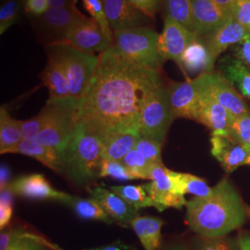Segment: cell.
I'll return each mask as SVG.
<instances>
[{"mask_svg":"<svg viewBox=\"0 0 250 250\" xmlns=\"http://www.w3.org/2000/svg\"><path fill=\"white\" fill-rule=\"evenodd\" d=\"M99 59L89 85L77 103L79 124L99 138L138 133L146 101L163 84L161 71L132 62L111 47Z\"/></svg>","mask_w":250,"mask_h":250,"instance_id":"1","label":"cell"},{"mask_svg":"<svg viewBox=\"0 0 250 250\" xmlns=\"http://www.w3.org/2000/svg\"><path fill=\"white\" fill-rule=\"evenodd\" d=\"M187 223L203 237H222L243 226L247 208L232 184L224 179L206 197H194L187 203Z\"/></svg>","mask_w":250,"mask_h":250,"instance_id":"2","label":"cell"},{"mask_svg":"<svg viewBox=\"0 0 250 250\" xmlns=\"http://www.w3.org/2000/svg\"><path fill=\"white\" fill-rule=\"evenodd\" d=\"M62 172L73 183L86 186L99 178L102 161L99 137L79 124L62 153Z\"/></svg>","mask_w":250,"mask_h":250,"instance_id":"3","label":"cell"},{"mask_svg":"<svg viewBox=\"0 0 250 250\" xmlns=\"http://www.w3.org/2000/svg\"><path fill=\"white\" fill-rule=\"evenodd\" d=\"M77 103L72 98L48 99L44 107L45 125L35 141L53 147L62 155L79 125Z\"/></svg>","mask_w":250,"mask_h":250,"instance_id":"4","label":"cell"},{"mask_svg":"<svg viewBox=\"0 0 250 250\" xmlns=\"http://www.w3.org/2000/svg\"><path fill=\"white\" fill-rule=\"evenodd\" d=\"M159 36L149 27L117 31L111 48L132 62L161 71L165 61L158 50Z\"/></svg>","mask_w":250,"mask_h":250,"instance_id":"5","label":"cell"},{"mask_svg":"<svg viewBox=\"0 0 250 250\" xmlns=\"http://www.w3.org/2000/svg\"><path fill=\"white\" fill-rule=\"evenodd\" d=\"M62 63L67 75L71 98L79 100L87 89L99 64V57L64 43L45 46Z\"/></svg>","mask_w":250,"mask_h":250,"instance_id":"6","label":"cell"},{"mask_svg":"<svg viewBox=\"0 0 250 250\" xmlns=\"http://www.w3.org/2000/svg\"><path fill=\"white\" fill-rule=\"evenodd\" d=\"M172 120L169 89L162 84L152 93L144 107L138 133L141 137L162 145L165 142Z\"/></svg>","mask_w":250,"mask_h":250,"instance_id":"7","label":"cell"},{"mask_svg":"<svg viewBox=\"0 0 250 250\" xmlns=\"http://www.w3.org/2000/svg\"><path fill=\"white\" fill-rule=\"evenodd\" d=\"M86 18L75 7L49 8L42 16L32 18L31 22L37 40L44 45L64 43L73 27Z\"/></svg>","mask_w":250,"mask_h":250,"instance_id":"8","label":"cell"},{"mask_svg":"<svg viewBox=\"0 0 250 250\" xmlns=\"http://www.w3.org/2000/svg\"><path fill=\"white\" fill-rule=\"evenodd\" d=\"M199 88L204 90L226 107L232 117L250 114V108L240 94L220 72H208L195 78Z\"/></svg>","mask_w":250,"mask_h":250,"instance_id":"9","label":"cell"},{"mask_svg":"<svg viewBox=\"0 0 250 250\" xmlns=\"http://www.w3.org/2000/svg\"><path fill=\"white\" fill-rule=\"evenodd\" d=\"M149 180L151 182L143 187L154 202L155 208L159 211H163L168 208L179 209L187 205L188 200L179 194L171 170L164 165L153 166Z\"/></svg>","mask_w":250,"mask_h":250,"instance_id":"10","label":"cell"},{"mask_svg":"<svg viewBox=\"0 0 250 250\" xmlns=\"http://www.w3.org/2000/svg\"><path fill=\"white\" fill-rule=\"evenodd\" d=\"M113 40L108 38L94 19L86 18L72 28L64 44L72 45L86 53L104 52L111 47Z\"/></svg>","mask_w":250,"mask_h":250,"instance_id":"11","label":"cell"},{"mask_svg":"<svg viewBox=\"0 0 250 250\" xmlns=\"http://www.w3.org/2000/svg\"><path fill=\"white\" fill-rule=\"evenodd\" d=\"M197 36L174 20L165 16L164 27L158 41L159 53L164 61L171 60L180 65L184 51Z\"/></svg>","mask_w":250,"mask_h":250,"instance_id":"12","label":"cell"},{"mask_svg":"<svg viewBox=\"0 0 250 250\" xmlns=\"http://www.w3.org/2000/svg\"><path fill=\"white\" fill-rule=\"evenodd\" d=\"M107 21L114 32L149 27L151 18L136 9L129 0H102ZM150 28V27H149Z\"/></svg>","mask_w":250,"mask_h":250,"instance_id":"13","label":"cell"},{"mask_svg":"<svg viewBox=\"0 0 250 250\" xmlns=\"http://www.w3.org/2000/svg\"><path fill=\"white\" fill-rule=\"evenodd\" d=\"M198 90L199 105L196 122L207 126L212 135H231L230 126L233 118L232 114L204 90L199 87Z\"/></svg>","mask_w":250,"mask_h":250,"instance_id":"14","label":"cell"},{"mask_svg":"<svg viewBox=\"0 0 250 250\" xmlns=\"http://www.w3.org/2000/svg\"><path fill=\"white\" fill-rule=\"evenodd\" d=\"M9 190L20 197L39 200H53L63 204L69 194L59 191L51 186L43 174L34 173L22 175L13 180Z\"/></svg>","mask_w":250,"mask_h":250,"instance_id":"15","label":"cell"},{"mask_svg":"<svg viewBox=\"0 0 250 250\" xmlns=\"http://www.w3.org/2000/svg\"><path fill=\"white\" fill-rule=\"evenodd\" d=\"M168 89L173 120L186 118L197 121L199 90L195 79L183 83H172Z\"/></svg>","mask_w":250,"mask_h":250,"instance_id":"16","label":"cell"},{"mask_svg":"<svg viewBox=\"0 0 250 250\" xmlns=\"http://www.w3.org/2000/svg\"><path fill=\"white\" fill-rule=\"evenodd\" d=\"M210 145L212 156L226 172L231 173L242 165H246L250 149L231 135H212Z\"/></svg>","mask_w":250,"mask_h":250,"instance_id":"17","label":"cell"},{"mask_svg":"<svg viewBox=\"0 0 250 250\" xmlns=\"http://www.w3.org/2000/svg\"><path fill=\"white\" fill-rule=\"evenodd\" d=\"M195 34L201 38L211 36L230 15L214 0H192Z\"/></svg>","mask_w":250,"mask_h":250,"instance_id":"18","label":"cell"},{"mask_svg":"<svg viewBox=\"0 0 250 250\" xmlns=\"http://www.w3.org/2000/svg\"><path fill=\"white\" fill-rule=\"evenodd\" d=\"M91 197L96 199L102 208L114 222L124 226L129 225L137 216V211L128 205L122 197L113 193L109 188L96 187L88 189Z\"/></svg>","mask_w":250,"mask_h":250,"instance_id":"19","label":"cell"},{"mask_svg":"<svg viewBox=\"0 0 250 250\" xmlns=\"http://www.w3.org/2000/svg\"><path fill=\"white\" fill-rule=\"evenodd\" d=\"M216 60L204 40L197 36L184 51L179 66L188 74H197L198 76L203 73L214 72Z\"/></svg>","mask_w":250,"mask_h":250,"instance_id":"20","label":"cell"},{"mask_svg":"<svg viewBox=\"0 0 250 250\" xmlns=\"http://www.w3.org/2000/svg\"><path fill=\"white\" fill-rule=\"evenodd\" d=\"M249 34L250 32L230 14L226 21L215 33L202 39L210 53L217 59L229 46L238 44Z\"/></svg>","mask_w":250,"mask_h":250,"instance_id":"21","label":"cell"},{"mask_svg":"<svg viewBox=\"0 0 250 250\" xmlns=\"http://www.w3.org/2000/svg\"><path fill=\"white\" fill-rule=\"evenodd\" d=\"M46 54L48 58L47 64L44 71L41 72L40 78L49 91V99L71 98L69 82L62 63L52 54Z\"/></svg>","mask_w":250,"mask_h":250,"instance_id":"22","label":"cell"},{"mask_svg":"<svg viewBox=\"0 0 250 250\" xmlns=\"http://www.w3.org/2000/svg\"><path fill=\"white\" fill-rule=\"evenodd\" d=\"M164 221L153 216L137 215L131 221L132 227L145 250H159L161 245V229Z\"/></svg>","mask_w":250,"mask_h":250,"instance_id":"23","label":"cell"},{"mask_svg":"<svg viewBox=\"0 0 250 250\" xmlns=\"http://www.w3.org/2000/svg\"><path fill=\"white\" fill-rule=\"evenodd\" d=\"M139 138L140 134L134 132L115 133L99 138L102 159L123 161L125 156L134 149Z\"/></svg>","mask_w":250,"mask_h":250,"instance_id":"24","label":"cell"},{"mask_svg":"<svg viewBox=\"0 0 250 250\" xmlns=\"http://www.w3.org/2000/svg\"><path fill=\"white\" fill-rule=\"evenodd\" d=\"M11 153H18L31 157L55 172H62L61 154L53 147L38 143L35 140H22Z\"/></svg>","mask_w":250,"mask_h":250,"instance_id":"25","label":"cell"},{"mask_svg":"<svg viewBox=\"0 0 250 250\" xmlns=\"http://www.w3.org/2000/svg\"><path fill=\"white\" fill-rule=\"evenodd\" d=\"M219 70L224 77L250 100V69L238 59L232 56H225L219 62Z\"/></svg>","mask_w":250,"mask_h":250,"instance_id":"26","label":"cell"},{"mask_svg":"<svg viewBox=\"0 0 250 250\" xmlns=\"http://www.w3.org/2000/svg\"><path fill=\"white\" fill-rule=\"evenodd\" d=\"M22 141L21 121L10 116L2 106L0 108V152L1 154L11 153Z\"/></svg>","mask_w":250,"mask_h":250,"instance_id":"27","label":"cell"},{"mask_svg":"<svg viewBox=\"0 0 250 250\" xmlns=\"http://www.w3.org/2000/svg\"><path fill=\"white\" fill-rule=\"evenodd\" d=\"M63 204L70 207L81 219L99 221L107 224H113L114 222L93 197L82 198L69 195Z\"/></svg>","mask_w":250,"mask_h":250,"instance_id":"28","label":"cell"},{"mask_svg":"<svg viewBox=\"0 0 250 250\" xmlns=\"http://www.w3.org/2000/svg\"><path fill=\"white\" fill-rule=\"evenodd\" d=\"M171 175L181 196L191 194L196 197H206L212 191V188L203 179L193 174L171 170Z\"/></svg>","mask_w":250,"mask_h":250,"instance_id":"29","label":"cell"},{"mask_svg":"<svg viewBox=\"0 0 250 250\" xmlns=\"http://www.w3.org/2000/svg\"><path fill=\"white\" fill-rule=\"evenodd\" d=\"M165 16L177 21L189 31L195 33V21L192 0H164Z\"/></svg>","mask_w":250,"mask_h":250,"instance_id":"30","label":"cell"},{"mask_svg":"<svg viewBox=\"0 0 250 250\" xmlns=\"http://www.w3.org/2000/svg\"><path fill=\"white\" fill-rule=\"evenodd\" d=\"M109 189L136 211L145 208H155L154 202L143 186H111Z\"/></svg>","mask_w":250,"mask_h":250,"instance_id":"31","label":"cell"},{"mask_svg":"<svg viewBox=\"0 0 250 250\" xmlns=\"http://www.w3.org/2000/svg\"><path fill=\"white\" fill-rule=\"evenodd\" d=\"M24 13L23 0H2L0 8V35L17 23Z\"/></svg>","mask_w":250,"mask_h":250,"instance_id":"32","label":"cell"},{"mask_svg":"<svg viewBox=\"0 0 250 250\" xmlns=\"http://www.w3.org/2000/svg\"><path fill=\"white\" fill-rule=\"evenodd\" d=\"M122 161L134 179L149 180L152 167L155 166L146 161L135 148L129 152Z\"/></svg>","mask_w":250,"mask_h":250,"instance_id":"33","label":"cell"},{"mask_svg":"<svg viewBox=\"0 0 250 250\" xmlns=\"http://www.w3.org/2000/svg\"><path fill=\"white\" fill-rule=\"evenodd\" d=\"M83 5L88 12L91 18L94 19L106 36L113 40V33L107 21L106 12L102 0H83Z\"/></svg>","mask_w":250,"mask_h":250,"instance_id":"34","label":"cell"},{"mask_svg":"<svg viewBox=\"0 0 250 250\" xmlns=\"http://www.w3.org/2000/svg\"><path fill=\"white\" fill-rule=\"evenodd\" d=\"M49 249L61 250L36 234L23 231L21 237L14 242L8 250H49Z\"/></svg>","mask_w":250,"mask_h":250,"instance_id":"35","label":"cell"},{"mask_svg":"<svg viewBox=\"0 0 250 250\" xmlns=\"http://www.w3.org/2000/svg\"><path fill=\"white\" fill-rule=\"evenodd\" d=\"M109 178L119 180V181H132L134 180L130 171L127 170L123 161H112L102 159L100 166L99 178Z\"/></svg>","mask_w":250,"mask_h":250,"instance_id":"36","label":"cell"},{"mask_svg":"<svg viewBox=\"0 0 250 250\" xmlns=\"http://www.w3.org/2000/svg\"><path fill=\"white\" fill-rule=\"evenodd\" d=\"M161 144L141 136L134 146V148L152 165H163L161 159Z\"/></svg>","mask_w":250,"mask_h":250,"instance_id":"37","label":"cell"},{"mask_svg":"<svg viewBox=\"0 0 250 250\" xmlns=\"http://www.w3.org/2000/svg\"><path fill=\"white\" fill-rule=\"evenodd\" d=\"M230 134L239 143L250 147V114L233 117L230 126Z\"/></svg>","mask_w":250,"mask_h":250,"instance_id":"38","label":"cell"},{"mask_svg":"<svg viewBox=\"0 0 250 250\" xmlns=\"http://www.w3.org/2000/svg\"><path fill=\"white\" fill-rule=\"evenodd\" d=\"M194 250H239L238 244L235 246L233 242L222 237H203L200 236L195 243Z\"/></svg>","mask_w":250,"mask_h":250,"instance_id":"39","label":"cell"},{"mask_svg":"<svg viewBox=\"0 0 250 250\" xmlns=\"http://www.w3.org/2000/svg\"><path fill=\"white\" fill-rule=\"evenodd\" d=\"M46 111L45 107L36 116L21 121V136L22 140H35L45 125Z\"/></svg>","mask_w":250,"mask_h":250,"instance_id":"40","label":"cell"},{"mask_svg":"<svg viewBox=\"0 0 250 250\" xmlns=\"http://www.w3.org/2000/svg\"><path fill=\"white\" fill-rule=\"evenodd\" d=\"M13 193L6 188L1 190L0 194V228L1 230L9 225L13 214Z\"/></svg>","mask_w":250,"mask_h":250,"instance_id":"41","label":"cell"},{"mask_svg":"<svg viewBox=\"0 0 250 250\" xmlns=\"http://www.w3.org/2000/svg\"><path fill=\"white\" fill-rule=\"evenodd\" d=\"M231 14L250 33V0H236Z\"/></svg>","mask_w":250,"mask_h":250,"instance_id":"42","label":"cell"},{"mask_svg":"<svg viewBox=\"0 0 250 250\" xmlns=\"http://www.w3.org/2000/svg\"><path fill=\"white\" fill-rule=\"evenodd\" d=\"M49 8L48 0H23L24 14L29 19L42 16Z\"/></svg>","mask_w":250,"mask_h":250,"instance_id":"43","label":"cell"},{"mask_svg":"<svg viewBox=\"0 0 250 250\" xmlns=\"http://www.w3.org/2000/svg\"><path fill=\"white\" fill-rule=\"evenodd\" d=\"M24 230L21 228H13L8 225L0 232V250H8L9 247L21 237Z\"/></svg>","mask_w":250,"mask_h":250,"instance_id":"44","label":"cell"},{"mask_svg":"<svg viewBox=\"0 0 250 250\" xmlns=\"http://www.w3.org/2000/svg\"><path fill=\"white\" fill-rule=\"evenodd\" d=\"M164 0H129L136 9L142 11L149 18H154Z\"/></svg>","mask_w":250,"mask_h":250,"instance_id":"45","label":"cell"},{"mask_svg":"<svg viewBox=\"0 0 250 250\" xmlns=\"http://www.w3.org/2000/svg\"><path fill=\"white\" fill-rule=\"evenodd\" d=\"M232 50L235 58L250 69V33L241 42L234 45Z\"/></svg>","mask_w":250,"mask_h":250,"instance_id":"46","label":"cell"},{"mask_svg":"<svg viewBox=\"0 0 250 250\" xmlns=\"http://www.w3.org/2000/svg\"><path fill=\"white\" fill-rule=\"evenodd\" d=\"M83 250H138L133 245L126 244L125 242H122L121 240L112 242L110 244H107L105 246H100L97 248H92V249H86Z\"/></svg>","mask_w":250,"mask_h":250,"instance_id":"47","label":"cell"},{"mask_svg":"<svg viewBox=\"0 0 250 250\" xmlns=\"http://www.w3.org/2000/svg\"><path fill=\"white\" fill-rule=\"evenodd\" d=\"M10 183V170L7 165L2 164L0 169V189L9 188Z\"/></svg>","mask_w":250,"mask_h":250,"instance_id":"48","label":"cell"},{"mask_svg":"<svg viewBox=\"0 0 250 250\" xmlns=\"http://www.w3.org/2000/svg\"><path fill=\"white\" fill-rule=\"evenodd\" d=\"M49 7L60 9V8H69L75 7L77 0H48Z\"/></svg>","mask_w":250,"mask_h":250,"instance_id":"49","label":"cell"},{"mask_svg":"<svg viewBox=\"0 0 250 250\" xmlns=\"http://www.w3.org/2000/svg\"><path fill=\"white\" fill-rule=\"evenodd\" d=\"M214 1L219 6H221L227 13L231 14L232 7L236 0H214Z\"/></svg>","mask_w":250,"mask_h":250,"instance_id":"50","label":"cell"},{"mask_svg":"<svg viewBox=\"0 0 250 250\" xmlns=\"http://www.w3.org/2000/svg\"><path fill=\"white\" fill-rule=\"evenodd\" d=\"M239 250H250V234L240 235L238 239Z\"/></svg>","mask_w":250,"mask_h":250,"instance_id":"51","label":"cell"},{"mask_svg":"<svg viewBox=\"0 0 250 250\" xmlns=\"http://www.w3.org/2000/svg\"><path fill=\"white\" fill-rule=\"evenodd\" d=\"M188 250L187 248H185L184 246H181V245H173V246H170V247H167L165 248L164 250Z\"/></svg>","mask_w":250,"mask_h":250,"instance_id":"52","label":"cell"},{"mask_svg":"<svg viewBox=\"0 0 250 250\" xmlns=\"http://www.w3.org/2000/svg\"><path fill=\"white\" fill-rule=\"evenodd\" d=\"M249 149H250V154H249V157H248L247 161H246V165H250V147Z\"/></svg>","mask_w":250,"mask_h":250,"instance_id":"53","label":"cell"},{"mask_svg":"<svg viewBox=\"0 0 250 250\" xmlns=\"http://www.w3.org/2000/svg\"><path fill=\"white\" fill-rule=\"evenodd\" d=\"M247 212H248V214L250 216V207H247Z\"/></svg>","mask_w":250,"mask_h":250,"instance_id":"54","label":"cell"}]
</instances>
